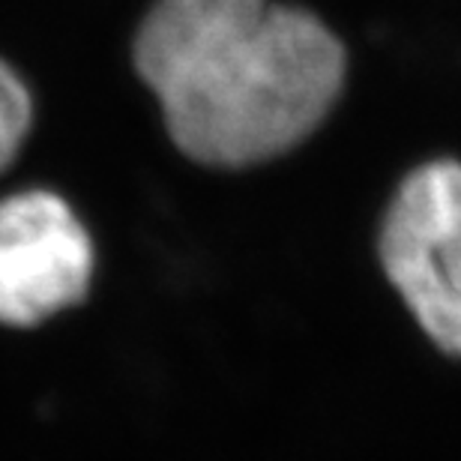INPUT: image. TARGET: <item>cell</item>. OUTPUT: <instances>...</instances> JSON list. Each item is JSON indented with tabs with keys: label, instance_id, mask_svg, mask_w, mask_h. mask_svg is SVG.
I'll return each mask as SVG.
<instances>
[{
	"label": "cell",
	"instance_id": "6da1fadb",
	"mask_svg": "<svg viewBox=\"0 0 461 461\" xmlns=\"http://www.w3.org/2000/svg\"><path fill=\"white\" fill-rule=\"evenodd\" d=\"M132 54L171 141L222 168L297 147L345 85L342 42L276 0H156Z\"/></svg>",
	"mask_w": 461,
	"mask_h": 461
},
{
	"label": "cell",
	"instance_id": "7a4b0ae2",
	"mask_svg": "<svg viewBox=\"0 0 461 461\" xmlns=\"http://www.w3.org/2000/svg\"><path fill=\"white\" fill-rule=\"evenodd\" d=\"M381 258L413 318L438 348L461 357V165H422L395 192Z\"/></svg>",
	"mask_w": 461,
	"mask_h": 461
},
{
	"label": "cell",
	"instance_id": "3957f363",
	"mask_svg": "<svg viewBox=\"0 0 461 461\" xmlns=\"http://www.w3.org/2000/svg\"><path fill=\"white\" fill-rule=\"evenodd\" d=\"M96 249L67 201L45 189L0 198V327L33 330L87 297Z\"/></svg>",
	"mask_w": 461,
	"mask_h": 461
},
{
	"label": "cell",
	"instance_id": "277c9868",
	"mask_svg": "<svg viewBox=\"0 0 461 461\" xmlns=\"http://www.w3.org/2000/svg\"><path fill=\"white\" fill-rule=\"evenodd\" d=\"M33 123V103L24 81L9 63L0 60V171L15 162Z\"/></svg>",
	"mask_w": 461,
	"mask_h": 461
}]
</instances>
